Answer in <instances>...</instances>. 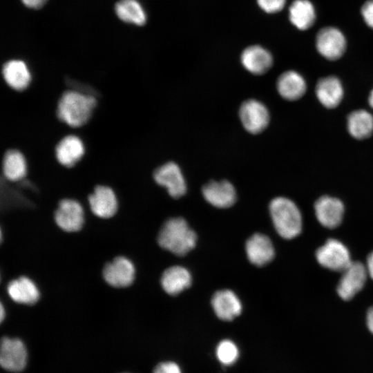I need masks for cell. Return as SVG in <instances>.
Listing matches in <instances>:
<instances>
[{"label": "cell", "mask_w": 373, "mask_h": 373, "mask_svg": "<svg viewBox=\"0 0 373 373\" xmlns=\"http://www.w3.org/2000/svg\"><path fill=\"white\" fill-rule=\"evenodd\" d=\"M197 235L186 221L180 217L166 220L160 230L157 242L161 247L178 256H184L193 249Z\"/></svg>", "instance_id": "cell-1"}, {"label": "cell", "mask_w": 373, "mask_h": 373, "mask_svg": "<svg viewBox=\"0 0 373 373\" xmlns=\"http://www.w3.org/2000/svg\"><path fill=\"white\" fill-rule=\"evenodd\" d=\"M95 105L94 97L77 90H67L58 102L57 115L68 126L79 127L88 121Z\"/></svg>", "instance_id": "cell-2"}, {"label": "cell", "mask_w": 373, "mask_h": 373, "mask_svg": "<svg viewBox=\"0 0 373 373\" xmlns=\"http://www.w3.org/2000/svg\"><path fill=\"white\" fill-rule=\"evenodd\" d=\"M269 211L274 227L281 237L291 239L300 233L301 214L291 200L277 197L271 201Z\"/></svg>", "instance_id": "cell-3"}, {"label": "cell", "mask_w": 373, "mask_h": 373, "mask_svg": "<svg viewBox=\"0 0 373 373\" xmlns=\"http://www.w3.org/2000/svg\"><path fill=\"white\" fill-rule=\"evenodd\" d=\"M27 361V349L21 339L8 336L2 338L0 364L4 370L11 372H20L26 367Z\"/></svg>", "instance_id": "cell-4"}, {"label": "cell", "mask_w": 373, "mask_h": 373, "mask_svg": "<svg viewBox=\"0 0 373 373\" xmlns=\"http://www.w3.org/2000/svg\"><path fill=\"white\" fill-rule=\"evenodd\" d=\"M318 263L336 271H343L352 262L347 247L336 239H329L316 252Z\"/></svg>", "instance_id": "cell-5"}, {"label": "cell", "mask_w": 373, "mask_h": 373, "mask_svg": "<svg viewBox=\"0 0 373 373\" xmlns=\"http://www.w3.org/2000/svg\"><path fill=\"white\" fill-rule=\"evenodd\" d=\"M239 117L246 131L252 134L263 131L269 122V114L266 106L253 99L246 100L241 104Z\"/></svg>", "instance_id": "cell-6"}, {"label": "cell", "mask_w": 373, "mask_h": 373, "mask_svg": "<svg viewBox=\"0 0 373 373\" xmlns=\"http://www.w3.org/2000/svg\"><path fill=\"white\" fill-rule=\"evenodd\" d=\"M342 273L337 291L342 299L349 300L363 287L368 274L361 262L352 261Z\"/></svg>", "instance_id": "cell-7"}, {"label": "cell", "mask_w": 373, "mask_h": 373, "mask_svg": "<svg viewBox=\"0 0 373 373\" xmlns=\"http://www.w3.org/2000/svg\"><path fill=\"white\" fill-rule=\"evenodd\" d=\"M57 226L66 232L79 231L84 224V209L79 202L73 199H64L55 213Z\"/></svg>", "instance_id": "cell-8"}, {"label": "cell", "mask_w": 373, "mask_h": 373, "mask_svg": "<svg viewBox=\"0 0 373 373\" xmlns=\"http://www.w3.org/2000/svg\"><path fill=\"white\" fill-rule=\"evenodd\" d=\"M153 178L174 198H179L186 193V182L180 167L175 162H169L158 167L154 172Z\"/></svg>", "instance_id": "cell-9"}, {"label": "cell", "mask_w": 373, "mask_h": 373, "mask_svg": "<svg viewBox=\"0 0 373 373\" xmlns=\"http://www.w3.org/2000/svg\"><path fill=\"white\" fill-rule=\"evenodd\" d=\"M316 46L319 53L329 60L340 58L345 50L346 41L343 33L334 27H325L316 35Z\"/></svg>", "instance_id": "cell-10"}, {"label": "cell", "mask_w": 373, "mask_h": 373, "mask_svg": "<svg viewBox=\"0 0 373 373\" xmlns=\"http://www.w3.org/2000/svg\"><path fill=\"white\" fill-rule=\"evenodd\" d=\"M135 269L133 262L128 258L119 256L106 264L103 269L106 282L114 287H126L135 278Z\"/></svg>", "instance_id": "cell-11"}, {"label": "cell", "mask_w": 373, "mask_h": 373, "mask_svg": "<svg viewBox=\"0 0 373 373\" xmlns=\"http://www.w3.org/2000/svg\"><path fill=\"white\" fill-rule=\"evenodd\" d=\"M204 199L218 208L231 207L236 200L234 186L227 180L211 181L202 189Z\"/></svg>", "instance_id": "cell-12"}, {"label": "cell", "mask_w": 373, "mask_h": 373, "mask_svg": "<svg viewBox=\"0 0 373 373\" xmlns=\"http://www.w3.org/2000/svg\"><path fill=\"white\" fill-rule=\"evenodd\" d=\"M314 208L316 216L323 226L333 229L342 222L344 206L338 198L323 196L317 200Z\"/></svg>", "instance_id": "cell-13"}, {"label": "cell", "mask_w": 373, "mask_h": 373, "mask_svg": "<svg viewBox=\"0 0 373 373\" xmlns=\"http://www.w3.org/2000/svg\"><path fill=\"white\" fill-rule=\"evenodd\" d=\"M88 202L92 212L102 218H109L113 216L117 210L115 193L107 186H97L89 195Z\"/></svg>", "instance_id": "cell-14"}, {"label": "cell", "mask_w": 373, "mask_h": 373, "mask_svg": "<svg viewBox=\"0 0 373 373\" xmlns=\"http://www.w3.org/2000/svg\"><path fill=\"white\" fill-rule=\"evenodd\" d=\"M245 250L249 260L258 267L270 262L275 255L270 239L262 233L252 235L246 242Z\"/></svg>", "instance_id": "cell-15"}, {"label": "cell", "mask_w": 373, "mask_h": 373, "mask_svg": "<svg viewBox=\"0 0 373 373\" xmlns=\"http://www.w3.org/2000/svg\"><path fill=\"white\" fill-rule=\"evenodd\" d=\"M240 61L249 73L262 75L271 68L273 58L271 53L265 48L259 45H253L242 51Z\"/></svg>", "instance_id": "cell-16"}, {"label": "cell", "mask_w": 373, "mask_h": 373, "mask_svg": "<svg viewBox=\"0 0 373 373\" xmlns=\"http://www.w3.org/2000/svg\"><path fill=\"white\" fill-rule=\"evenodd\" d=\"M216 316L223 321H232L242 312V305L234 292L229 289L216 291L211 299Z\"/></svg>", "instance_id": "cell-17"}, {"label": "cell", "mask_w": 373, "mask_h": 373, "mask_svg": "<svg viewBox=\"0 0 373 373\" xmlns=\"http://www.w3.org/2000/svg\"><path fill=\"white\" fill-rule=\"evenodd\" d=\"M84 151L82 140L76 135H69L58 142L55 147V155L60 164L71 167L81 160Z\"/></svg>", "instance_id": "cell-18"}, {"label": "cell", "mask_w": 373, "mask_h": 373, "mask_svg": "<svg viewBox=\"0 0 373 373\" xmlns=\"http://www.w3.org/2000/svg\"><path fill=\"white\" fill-rule=\"evenodd\" d=\"M2 75L6 84L16 90L26 89L31 81L29 68L21 59H11L6 61L2 68Z\"/></svg>", "instance_id": "cell-19"}, {"label": "cell", "mask_w": 373, "mask_h": 373, "mask_svg": "<svg viewBox=\"0 0 373 373\" xmlns=\"http://www.w3.org/2000/svg\"><path fill=\"white\" fill-rule=\"evenodd\" d=\"M316 94L322 105L328 108H334L338 106L343 99V86L336 77H324L318 82Z\"/></svg>", "instance_id": "cell-20"}, {"label": "cell", "mask_w": 373, "mask_h": 373, "mask_svg": "<svg viewBox=\"0 0 373 373\" xmlns=\"http://www.w3.org/2000/svg\"><path fill=\"white\" fill-rule=\"evenodd\" d=\"M276 87L280 95L289 101L300 99L307 88L304 78L294 70L282 73L277 79Z\"/></svg>", "instance_id": "cell-21"}, {"label": "cell", "mask_w": 373, "mask_h": 373, "mask_svg": "<svg viewBox=\"0 0 373 373\" xmlns=\"http://www.w3.org/2000/svg\"><path fill=\"white\" fill-rule=\"evenodd\" d=\"M7 291L12 300L20 304L33 305L39 298L37 285L25 276L11 280L8 285Z\"/></svg>", "instance_id": "cell-22"}, {"label": "cell", "mask_w": 373, "mask_h": 373, "mask_svg": "<svg viewBox=\"0 0 373 373\" xmlns=\"http://www.w3.org/2000/svg\"><path fill=\"white\" fill-rule=\"evenodd\" d=\"M192 278L190 272L182 266H173L162 274L161 285L163 289L170 295H177L189 288Z\"/></svg>", "instance_id": "cell-23"}, {"label": "cell", "mask_w": 373, "mask_h": 373, "mask_svg": "<svg viewBox=\"0 0 373 373\" xmlns=\"http://www.w3.org/2000/svg\"><path fill=\"white\" fill-rule=\"evenodd\" d=\"M115 12L121 21L135 26H144L147 20L146 11L138 0L118 1Z\"/></svg>", "instance_id": "cell-24"}, {"label": "cell", "mask_w": 373, "mask_h": 373, "mask_svg": "<svg viewBox=\"0 0 373 373\" xmlns=\"http://www.w3.org/2000/svg\"><path fill=\"white\" fill-rule=\"evenodd\" d=\"M289 18L298 29L305 30L309 28L316 18L312 3L308 0H295L289 6Z\"/></svg>", "instance_id": "cell-25"}, {"label": "cell", "mask_w": 373, "mask_h": 373, "mask_svg": "<svg viewBox=\"0 0 373 373\" xmlns=\"http://www.w3.org/2000/svg\"><path fill=\"white\" fill-rule=\"evenodd\" d=\"M347 129L357 140L369 137L373 133V115L365 110L352 112L347 117Z\"/></svg>", "instance_id": "cell-26"}, {"label": "cell", "mask_w": 373, "mask_h": 373, "mask_svg": "<svg viewBox=\"0 0 373 373\" xmlns=\"http://www.w3.org/2000/svg\"><path fill=\"white\" fill-rule=\"evenodd\" d=\"M3 173L10 181L23 179L27 173V163L23 155L19 151H8L3 160Z\"/></svg>", "instance_id": "cell-27"}, {"label": "cell", "mask_w": 373, "mask_h": 373, "mask_svg": "<svg viewBox=\"0 0 373 373\" xmlns=\"http://www.w3.org/2000/svg\"><path fill=\"white\" fill-rule=\"evenodd\" d=\"M238 355V349L231 341L223 340L217 346L216 356L223 365H232L237 361Z\"/></svg>", "instance_id": "cell-28"}, {"label": "cell", "mask_w": 373, "mask_h": 373, "mask_svg": "<svg viewBox=\"0 0 373 373\" xmlns=\"http://www.w3.org/2000/svg\"><path fill=\"white\" fill-rule=\"evenodd\" d=\"M256 1L264 12L276 13L284 8L286 0H256Z\"/></svg>", "instance_id": "cell-29"}, {"label": "cell", "mask_w": 373, "mask_h": 373, "mask_svg": "<svg viewBox=\"0 0 373 373\" xmlns=\"http://www.w3.org/2000/svg\"><path fill=\"white\" fill-rule=\"evenodd\" d=\"M153 373H182L178 364L171 361L158 363L153 370Z\"/></svg>", "instance_id": "cell-30"}, {"label": "cell", "mask_w": 373, "mask_h": 373, "mask_svg": "<svg viewBox=\"0 0 373 373\" xmlns=\"http://www.w3.org/2000/svg\"><path fill=\"white\" fill-rule=\"evenodd\" d=\"M361 14L367 26L373 28V0H368L363 4Z\"/></svg>", "instance_id": "cell-31"}, {"label": "cell", "mask_w": 373, "mask_h": 373, "mask_svg": "<svg viewBox=\"0 0 373 373\" xmlns=\"http://www.w3.org/2000/svg\"><path fill=\"white\" fill-rule=\"evenodd\" d=\"M23 4L32 9H39L43 7L48 0H21Z\"/></svg>", "instance_id": "cell-32"}, {"label": "cell", "mask_w": 373, "mask_h": 373, "mask_svg": "<svg viewBox=\"0 0 373 373\" xmlns=\"http://www.w3.org/2000/svg\"><path fill=\"white\" fill-rule=\"evenodd\" d=\"M366 269L367 274L373 279V251L367 257Z\"/></svg>", "instance_id": "cell-33"}, {"label": "cell", "mask_w": 373, "mask_h": 373, "mask_svg": "<svg viewBox=\"0 0 373 373\" xmlns=\"http://www.w3.org/2000/svg\"><path fill=\"white\" fill-rule=\"evenodd\" d=\"M366 319L367 327L373 334V306L368 309Z\"/></svg>", "instance_id": "cell-34"}, {"label": "cell", "mask_w": 373, "mask_h": 373, "mask_svg": "<svg viewBox=\"0 0 373 373\" xmlns=\"http://www.w3.org/2000/svg\"><path fill=\"white\" fill-rule=\"evenodd\" d=\"M368 102L370 106L373 108V89L370 92L369 98H368Z\"/></svg>", "instance_id": "cell-35"}, {"label": "cell", "mask_w": 373, "mask_h": 373, "mask_svg": "<svg viewBox=\"0 0 373 373\" xmlns=\"http://www.w3.org/2000/svg\"><path fill=\"white\" fill-rule=\"evenodd\" d=\"M0 312H1V321H3L4 317H5V311H4V308L3 307V305L2 303H1V309H0Z\"/></svg>", "instance_id": "cell-36"}, {"label": "cell", "mask_w": 373, "mask_h": 373, "mask_svg": "<svg viewBox=\"0 0 373 373\" xmlns=\"http://www.w3.org/2000/svg\"><path fill=\"white\" fill-rule=\"evenodd\" d=\"M122 373H128V372H122Z\"/></svg>", "instance_id": "cell-37"}]
</instances>
